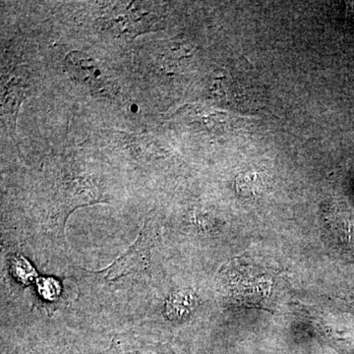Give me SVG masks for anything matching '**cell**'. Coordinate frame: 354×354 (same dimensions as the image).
<instances>
[{
    "mask_svg": "<svg viewBox=\"0 0 354 354\" xmlns=\"http://www.w3.org/2000/svg\"><path fill=\"white\" fill-rule=\"evenodd\" d=\"M162 13L153 2H120L101 18L102 27L116 36L135 38L155 31L162 22Z\"/></svg>",
    "mask_w": 354,
    "mask_h": 354,
    "instance_id": "obj_1",
    "label": "cell"
},
{
    "mask_svg": "<svg viewBox=\"0 0 354 354\" xmlns=\"http://www.w3.org/2000/svg\"><path fill=\"white\" fill-rule=\"evenodd\" d=\"M194 304V298L189 293L183 291L172 295L167 304V315L171 319L183 317L189 313Z\"/></svg>",
    "mask_w": 354,
    "mask_h": 354,
    "instance_id": "obj_5",
    "label": "cell"
},
{
    "mask_svg": "<svg viewBox=\"0 0 354 354\" xmlns=\"http://www.w3.org/2000/svg\"><path fill=\"white\" fill-rule=\"evenodd\" d=\"M155 241V221L149 218L137 241L129 249L106 269L104 278L115 281L132 272L145 271L150 262L151 249Z\"/></svg>",
    "mask_w": 354,
    "mask_h": 354,
    "instance_id": "obj_2",
    "label": "cell"
},
{
    "mask_svg": "<svg viewBox=\"0 0 354 354\" xmlns=\"http://www.w3.org/2000/svg\"><path fill=\"white\" fill-rule=\"evenodd\" d=\"M64 70L74 82L90 88L92 92H106L109 88L108 77L99 62L82 51H71L65 57Z\"/></svg>",
    "mask_w": 354,
    "mask_h": 354,
    "instance_id": "obj_3",
    "label": "cell"
},
{
    "mask_svg": "<svg viewBox=\"0 0 354 354\" xmlns=\"http://www.w3.org/2000/svg\"><path fill=\"white\" fill-rule=\"evenodd\" d=\"M27 88H23L20 82L11 81L6 86V91L2 95V108L7 118L10 121V128L13 133L15 132L16 118H17L21 102L26 97L24 94Z\"/></svg>",
    "mask_w": 354,
    "mask_h": 354,
    "instance_id": "obj_4",
    "label": "cell"
}]
</instances>
